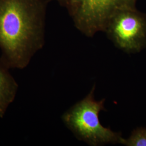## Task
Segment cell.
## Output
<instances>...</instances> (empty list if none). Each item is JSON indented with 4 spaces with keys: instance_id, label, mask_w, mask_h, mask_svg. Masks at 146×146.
Listing matches in <instances>:
<instances>
[{
    "instance_id": "obj_1",
    "label": "cell",
    "mask_w": 146,
    "mask_h": 146,
    "mask_svg": "<svg viewBox=\"0 0 146 146\" xmlns=\"http://www.w3.org/2000/svg\"><path fill=\"white\" fill-rule=\"evenodd\" d=\"M49 1L0 0L1 58L9 68H26L43 47Z\"/></svg>"
},
{
    "instance_id": "obj_2",
    "label": "cell",
    "mask_w": 146,
    "mask_h": 146,
    "mask_svg": "<svg viewBox=\"0 0 146 146\" xmlns=\"http://www.w3.org/2000/svg\"><path fill=\"white\" fill-rule=\"evenodd\" d=\"M94 85L90 93L67 110L62 115L63 122L79 140L92 146L107 144H122L125 139L121 132H115L102 125L99 114L104 108L105 99H94Z\"/></svg>"
},
{
    "instance_id": "obj_3",
    "label": "cell",
    "mask_w": 146,
    "mask_h": 146,
    "mask_svg": "<svg viewBox=\"0 0 146 146\" xmlns=\"http://www.w3.org/2000/svg\"><path fill=\"white\" fill-rule=\"evenodd\" d=\"M104 32L121 50L140 52L146 46V14L136 8L118 11L110 17Z\"/></svg>"
},
{
    "instance_id": "obj_4",
    "label": "cell",
    "mask_w": 146,
    "mask_h": 146,
    "mask_svg": "<svg viewBox=\"0 0 146 146\" xmlns=\"http://www.w3.org/2000/svg\"><path fill=\"white\" fill-rule=\"evenodd\" d=\"M137 0H83L77 14L72 18L76 29L92 37L104 31L110 17L118 11L135 8Z\"/></svg>"
},
{
    "instance_id": "obj_5",
    "label": "cell",
    "mask_w": 146,
    "mask_h": 146,
    "mask_svg": "<svg viewBox=\"0 0 146 146\" xmlns=\"http://www.w3.org/2000/svg\"><path fill=\"white\" fill-rule=\"evenodd\" d=\"M9 68L0 58V117L3 118L9 106L14 101L18 84L9 73Z\"/></svg>"
},
{
    "instance_id": "obj_6",
    "label": "cell",
    "mask_w": 146,
    "mask_h": 146,
    "mask_svg": "<svg viewBox=\"0 0 146 146\" xmlns=\"http://www.w3.org/2000/svg\"><path fill=\"white\" fill-rule=\"evenodd\" d=\"M127 146H146V127L137 128L132 131L130 136L125 139Z\"/></svg>"
},
{
    "instance_id": "obj_7",
    "label": "cell",
    "mask_w": 146,
    "mask_h": 146,
    "mask_svg": "<svg viewBox=\"0 0 146 146\" xmlns=\"http://www.w3.org/2000/svg\"><path fill=\"white\" fill-rule=\"evenodd\" d=\"M59 5L65 8L72 19L78 12L83 0H55Z\"/></svg>"
}]
</instances>
